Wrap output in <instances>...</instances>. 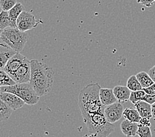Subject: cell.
Segmentation results:
<instances>
[{
  "label": "cell",
  "mask_w": 155,
  "mask_h": 137,
  "mask_svg": "<svg viewBox=\"0 0 155 137\" xmlns=\"http://www.w3.org/2000/svg\"><path fill=\"white\" fill-rule=\"evenodd\" d=\"M143 101L147 102L150 105L153 104L154 103H155V94L154 95L146 94L145 98L143 99Z\"/></svg>",
  "instance_id": "4316f807"
},
{
  "label": "cell",
  "mask_w": 155,
  "mask_h": 137,
  "mask_svg": "<svg viewBox=\"0 0 155 137\" xmlns=\"http://www.w3.org/2000/svg\"><path fill=\"white\" fill-rule=\"evenodd\" d=\"M16 4L17 0H0V7L4 11H9Z\"/></svg>",
  "instance_id": "d4e9b609"
},
{
  "label": "cell",
  "mask_w": 155,
  "mask_h": 137,
  "mask_svg": "<svg viewBox=\"0 0 155 137\" xmlns=\"http://www.w3.org/2000/svg\"><path fill=\"white\" fill-rule=\"evenodd\" d=\"M101 88L98 83H94L87 85L81 90L78 104L83 118L91 114L104 112L105 106L102 104L99 96Z\"/></svg>",
  "instance_id": "7a4b0ae2"
},
{
  "label": "cell",
  "mask_w": 155,
  "mask_h": 137,
  "mask_svg": "<svg viewBox=\"0 0 155 137\" xmlns=\"http://www.w3.org/2000/svg\"><path fill=\"white\" fill-rule=\"evenodd\" d=\"M151 88H152L153 90H155V83H154V84L152 85V86H150Z\"/></svg>",
  "instance_id": "4dcf8cb0"
},
{
  "label": "cell",
  "mask_w": 155,
  "mask_h": 137,
  "mask_svg": "<svg viewBox=\"0 0 155 137\" xmlns=\"http://www.w3.org/2000/svg\"><path fill=\"white\" fill-rule=\"evenodd\" d=\"M0 99L4 102L13 110L20 109L25 104V102L19 96L10 92H0Z\"/></svg>",
  "instance_id": "9c48e42d"
},
{
  "label": "cell",
  "mask_w": 155,
  "mask_h": 137,
  "mask_svg": "<svg viewBox=\"0 0 155 137\" xmlns=\"http://www.w3.org/2000/svg\"><path fill=\"white\" fill-rule=\"evenodd\" d=\"M148 74L150 77L151 79H152L153 80L155 83V65L149 70Z\"/></svg>",
  "instance_id": "f1b7e54d"
},
{
  "label": "cell",
  "mask_w": 155,
  "mask_h": 137,
  "mask_svg": "<svg viewBox=\"0 0 155 137\" xmlns=\"http://www.w3.org/2000/svg\"><path fill=\"white\" fill-rule=\"evenodd\" d=\"M13 109L0 99V122L7 120L12 116Z\"/></svg>",
  "instance_id": "d6986e66"
},
{
  "label": "cell",
  "mask_w": 155,
  "mask_h": 137,
  "mask_svg": "<svg viewBox=\"0 0 155 137\" xmlns=\"http://www.w3.org/2000/svg\"><path fill=\"white\" fill-rule=\"evenodd\" d=\"M151 111H152V118L155 121V103L151 105Z\"/></svg>",
  "instance_id": "f546056e"
},
{
  "label": "cell",
  "mask_w": 155,
  "mask_h": 137,
  "mask_svg": "<svg viewBox=\"0 0 155 137\" xmlns=\"http://www.w3.org/2000/svg\"><path fill=\"white\" fill-rule=\"evenodd\" d=\"M126 86L131 92L143 90V87L141 86V84H140V83L139 82L138 79H137L136 75H132L129 78L127 81Z\"/></svg>",
  "instance_id": "44dd1931"
},
{
  "label": "cell",
  "mask_w": 155,
  "mask_h": 137,
  "mask_svg": "<svg viewBox=\"0 0 155 137\" xmlns=\"http://www.w3.org/2000/svg\"><path fill=\"white\" fill-rule=\"evenodd\" d=\"M42 23L41 19L37 20L34 15L24 11L22 12L17 20V28L22 32H27L37 27Z\"/></svg>",
  "instance_id": "8992f818"
},
{
  "label": "cell",
  "mask_w": 155,
  "mask_h": 137,
  "mask_svg": "<svg viewBox=\"0 0 155 137\" xmlns=\"http://www.w3.org/2000/svg\"><path fill=\"white\" fill-rule=\"evenodd\" d=\"M27 59V58L25 55H22L21 54H20V52H17L7 61L3 70L9 76H12L23 65V64Z\"/></svg>",
  "instance_id": "30bf717a"
},
{
  "label": "cell",
  "mask_w": 155,
  "mask_h": 137,
  "mask_svg": "<svg viewBox=\"0 0 155 137\" xmlns=\"http://www.w3.org/2000/svg\"><path fill=\"white\" fill-rule=\"evenodd\" d=\"M136 77L138 79L140 84H141L143 88H149L150 86H152L154 83L149 74L145 71L138 73L136 75Z\"/></svg>",
  "instance_id": "ac0fdd59"
},
{
  "label": "cell",
  "mask_w": 155,
  "mask_h": 137,
  "mask_svg": "<svg viewBox=\"0 0 155 137\" xmlns=\"http://www.w3.org/2000/svg\"><path fill=\"white\" fill-rule=\"evenodd\" d=\"M124 106L119 102L107 106L104 108V116L110 123H114L123 117Z\"/></svg>",
  "instance_id": "ba28073f"
},
{
  "label": "cell",
  "mask_w": 155,
  "mask_h": 137,
  "mask_svg": "<svg viewBox=\"0 0 155 137\" xmlns=\"http://www.w3.org/2000/svg\"><path fill=\"white\" fill-rule=\"evenodd\" d=\"M17 52L5 44L0 46V70H3L7 61Z\"/></svg>",
  "instance_id": "4fadbf2b"
},
{
  "label": "cell",
  "mask_w": 155,
  "mask_h": 137,
  "mask_svg": "<svg viewBox=\"0 0 155 137\" xmlns=\"http://www.w3.org/2000/svg\"><path fill=\"white\" fill-rule=\"evenodd\" d=\"M146 94H147L145 93V92L143 90L131 92L129 101L131 102L133 104L135 105V103L137 102H138L139 101L143 100V99L145 98Z\"/></svg>",
  "instance_id": "7402d4cb"
},
{
  "label": "cell",
  "mask_w": 155,
  "mask_h": 137,
  "mask_svg": "<svg viewBox=\"0 0 155 137\" xmlns=\"http://www.w3.org/2000/svg\"><path fill=\"white\" fill-rule=\"evenodd\" d=\"M139 123L143 125L147 126V127H150L151 126L150 119H147V118H145V117H141V120H140Z\"/></svg>",
  "instance_id": "83f0119b"
},
{
  "label": "cell",
  "mask_w": 155,
  "mask_h": 137,
  "mask_svg": "<svg viewBox=\"0 0 155 137\" xmlns=\"http://www.w3.org/2000/svg\"><path fill=\"white\" fill-rule=\"evenodd\" d=\"M31 75V63L28 59L25 61L20 67L12 76V79L16 84L28 83L30 82Z\"/></svg>",
  "instance_id": "52a82bcc"
},
{
  "label": "cell",
  "mask_w": 155,
  "mask_h": 137,
  "mask_svg": "<svg viewBox=\"0 0 155 137\" xmlns=\"http://www.w3.org/2000/svg\"><path fill=\"white\" fill-rule=\"evenodd\" d=\"M137 135L139 137H152L150 127L139 123Z\"/></svg>",
  "instance_id": "cb8c5ba5"
},
{
  "label": "cell",
  "mask_w": 155,
  "mask_h": 137,
  "mask_svg": "<svg viewBox=\"0 0 155 137\" xmlns=\"http://www.w3.org/2000/svg\"><path fill=\"white\" fill-rule=\"evenodd\" d=\"M90 135L96 137H108L115 131L113 124L108 121L104 112L91 114L83 118Z\"/></svg>",
  "instance_id": "3957f363"
},
{
  "label": "cell",
  "mask_w": 155,
  "mask_h": 137,
  "mask_svg": "<svg viewBox=\"0 0 155 137\" xmlns=\"http://www.w3.org/2000/svg\"><path fill=\"white\" fill-rule=\"evenodd\" d=\"M8 27H10V19L8 11H2V12L0 13V29L3 31Z\"/></svg>",
  "instance_id": "603a6c76"
},
{
  "label": "cell",
  "mask_w": 155,
  "mask_h": 137,
  "mask_svg": "<svg viewBox=\"0 0 155 137\" xmlns=\"http://www.w3.org/2000/svg\"><path fill=\"white\" fill-rule=\"evenodd\" d=\"M4 43H3V41H2V40H1V38H0V46H2V45H4Z\"/></svg>",
  "instance_id": "1f68e13d"
},
{
  "label": "cell",
  "mask_w": 155,
  "mask_h": 137,
  "mask_svg": "<svg viewBox=\"0 0 155 137\" xmlns=\"http://www.w3.org/2000/svg\"><path fill=\"white\" fill-rule=\"evenodd\" d=\"M134 106L141 117L147 118L149 119H150L152 118L151 105L149 103L143 100H141L137 102Z\"/></svg>",
  "instance_id": "2e32d148"
},
{
  "label": "cell",
  "mask_w": 155,
  "mask_h": 137,
  "mask_svg": "<svg viewBox=\"0 0 155 137\" xmlns=\"http://www.w3.org/2000/svg\"><path fill=\"white\" fill-rule=\"evenodd\" d=\"M0 38L5 45L16 52L23 51L28 40L27 33L19 31L17 28L8 27L2 31Z\"/></svg>",
  "instance_id": "277c9868"
},
{
  "label": "cell",
  "mask_w": 155,
  "mask_h": 137,
  "mask_svg": "<svg viewBox=\"0 0 155 137\" xmlns=\"http://www.w3.org/2000/svg\"><path fill=\"white\" fill-rule=\"evenodd\" d=\"M138 125L139 123H137L125 119L121 123L120 129L125 136L127 137H134L137 135Z\"/></svg>",
  "instance_id": "7c38bea8"
},
{
  "label": "cell",
  "mask_w": 155,
  "mask_h": 137,
  "mask_svg": "<svg viewBox=\"0 0 155 137\" xmlns=\"http://www.w3.org/2000/svg\"><path fill=\"white\" fill-rule=\"evenodd\" d=\"M88 137H96L94 135H88Z\"/></svg>",
  "instance_id": "d6a6232c"
},
{
  "label": "cell",
  "mask_w": 155,
  "mask_h": 137,
  "mask_svg": "<svg viewBox=\"0 0 155 137\" xmlns=\"http://www.w3.org/2000/svg\"><path fill=\"white\" fill-rule=\"evenodd\" d=\"M114 96L119 102H125L130 99L131 91L127 86H116L113 88Z\"/></svg>",
  "instance_id": "5bb4252c"
},
{
  "label": "cell",
  "mask_w": 155,
  "mask_h": 137,
  "mask_svg": "<svg viewBox=\"0 0 155 137\" xmlns=\"http://www.w3.org/2000/svg\"><path fill=\"white\" fill-rule=\"evenodd\" d=\"M83 137H88V135H85V136H84Z\"/></svg>",
  "instance_id": "e575fe53"
},
{
  "label": "cell",
  "mask_w": 155,
  "mask_h": 137,
  "mask_svg": "<svg viewBox=\"0 0 155 137\" xmlns=\"http://www.w3.org/2000/svg\"><path fill=\"white\" fill-rule=\"evenodd\" d=\"M0 91L10 92L17 95L29 106L36 104L40 98L29 83L15 84L10 86H1Z\"/></svg>",
  "instance_id": "5b68a950"
},
{
  "label": "cell",
  "mask_w": 155,
  "mask_h": 137,
  "mask_svg": "<svg viewBox=\"0 0 155 137\" xmlns=\"http://www.w3.org/2000/svg\"><path fill=\"white\" fill-rule=\"evenodd\" d=\"M99 96L102 104L105 107L117 102L112 88H101L100 90Z\"/></svg>",
  "instance_id": "8fae6325"
},
{
  "label": "cell",
  "mask_w": 155,
  "mask_h": 137,
  "mask_svg": "<svg viewBox=\"0 0 155 137\" xmlns=\"http://www.w3.org/2000/svg\"><path fill=\"white\" fill-rule=\"evenodd\" d=\"M0 90H1V86H0Z\"/></svg>",
  "instance_id": "d590c367"
},
{
  "label": "cell",
  "mask_w": 155,
  "mask_h": 137,
  "mask_svg": "<svg viewBox=\"0 0 155 137\" xmlns=\"http://www.w3.org/2000/svg\"><path fill=\"white\" fill-rule=\"evenodd\" d=\"M137 2L147 7H152L155 0H137Z\"/></svg>",
  "instance_id": "484cf974"
},
{
  "label": "cell",
  "mask_w": 155,
  "mask_h": 137,
  "mask_svg": "<svg viewBox=\"0 0 155 137\" xmlns=\"http://www.w3.org/2000/svg\"><path fill=\"white\" fill-rule=\"evenodd\" d=\"M123 116L130 121L134 122V123H139L141 117L140 116L139 112L136 109L131 108V107H127L124 110Z\"/></svg>",
  "instance_id": "e0dca14e"
},
{
  "label": "cell",
  "mask_w": 155,
  "mask_h": 137,
  "mask_svg": "<svg viewBox=\"0 0 155 137\" xmlns=\"http://www.w3.org/2000/svg\"><path fill=\"white\" fill-rule=\"evenodd\" d=\"M2 30H1V29H0V37H1V35H2Z\"/></svg>",
  "instance_id": "836d02e7"
},
{
  "label": "cell",
  "mask_w": 155,
  "mask_h": 137,
  "mask_svg": "<svg viewBox=\"0 0 155 137\" xmlns=\"http://www.w3.org/2000/svg\"><path fill=\"white\" fill-rule=\"evenodd\" d=\"M31 75L30 84L39 97L50 92L54 83V71L52 68L37 60L30 61Z\"/></svg>",
  "instance_id": "6da1fadb"
},
{
  "label": "cell",
  "mask_w": 155,
  "mask_h": 137,
  "mask_svg": "<svg viewBox=\"0 0 155 137\" xmlns=\"http://www.w3.org/2000/svg\"><path fill=\"white\" fill-rule=\"evenodd\" d=\"M24 11L25 7L21 3H17V4L9 11L8 14L10 19V27L17 28V18Z\"/></svg>",
  "instance_id": "9a60e30c"
},
{
  "label": "cell",
  "mask_w": 155,
  "mask_h": 137,
  "mask_svg": "<svg viewBox=\"0 0 155 137\" xmlns=\"http://www.w3.org/2000/svg\"><path fill=\"white\" fill-rule=\"evenodd\" d=\"M16 84L4 70H0V86H10Z\"/></svg>",
  "instance_id": "ffe728a7"
}]
</instances>
